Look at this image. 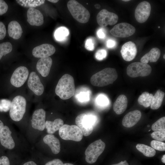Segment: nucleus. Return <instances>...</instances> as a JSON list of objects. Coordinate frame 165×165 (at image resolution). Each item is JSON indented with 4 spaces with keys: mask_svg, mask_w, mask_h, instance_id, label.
<instances>
[{
    "mask_svg": "<svg viewBox=\"0 0 165 165\" xmlns=\"http://www.w3.org/2000/svg\"><path fill=\"white\" fill-rule=\"evenodd\" d=\"M12 132L7 126H4L0 136V142L5 148L9 149L15 147L14 141L11 135Z\"/></svg>",
    "mask_w": 165,
    "mask_h": 165,
    "instance_id": "nucleus-18",
    "label": "nucleus"
},
{
    "mask_svg": "<svg viewBox=\"0 0 165 165\" xmlns=\"http://www.w3.org/2000/svg\"><path fill=\"white\" fill-rule=\"evenodd\" d=\"M85 48L89 51H92L94 48V44L91 38L87 39L85 42Z\"/></svg>",
    "mask_w": 165,
    "mask_h": 165,
    "instance_id": "nucleus-39",
    "label": "nucleus"
},
{
    "mask_svg": "<svg viewBox=\"0 0 165 165\" xmlns=\"http://www.w3.org/2000/svg\"><path fill=\"white\" fill-rule=\"evenodd\" d=\"M26 101L23 96L18 95L15 97L11 102L9 110V116L15 121H19L23 118L26 111Z\"/></svg>",
    "mask_w": 165,
    "mask_h": 165,
    "instance_id": "nucleus-5",
    "label": "nucleus"
},
{
    "mask_svg": "<svg viewBox=\"0 0 165 165\" xmlns=\"http://www.w3.org/2000/svg\"><path fill=\"white\" fill-rule=\"evenodd\" d=\"M136 148L138 150L147 157H153L156 154L155 149L144 144H138L136 146Z\"/></svg>",
    "mask_w": 165,
    "mask_h": 165,
    "instance_id": "nucleus-29",
    "label": "nucleus"
},
{
    "mask_svg": "<svg viewBox=\"0 0 165 165\" xmlns=\"http://www.w3.org/2000/svg\"><path fill=\"white\" fill-rule=\"evenodd\" d=\"M141 116V112L138 110L131 111L124 117L122 121L123 125L127 128L133 127L140 120Z\"/></svg>",
    "mask_w": 165,
    "mask_h": 165,
    "instance_id": "nucleus-19",
    "label": "nucleus"
},
{
    "mask_svg": "<svg viewBox=\"0 0 165 165\" xmlns=\"http://www.w3.org/2000/svg\"><path fill=\"white\" fill-rule=\"evenodd\" d=\"M152 129L155 131L165 130V117L161 118L154 123L152 125Z\"/></svg>",
    "mask_w": 165,
    "mask_h": 165,
    "instance_id": "nucleus-33",
    "label": "nucleus"
},
{
    "mask_svg": "<svg viewBox=\"0 0 165 165\" xmlns=\"http://www.w3.org/2000/svg\"><path fill=\"white\" fill-rule=\"evenodd\" d=\"M16 1L19 4L24 7L34 8L43 4L45 0H17Z\"/></svg>",
    "mask_w": 165,
    "mask_h": 165,
    "instance_id": "nucleus-30",
    "label": "nucleus"
},
{
    "mask_svg": "<svg viewBox=\"0 0 165 165\" xmlns=\"http://www.w3.org/2000/svg\"><path fill=\"white\" fill-rule=\"evenodd\" d=\"M116 45L115 41L113 39H109L106 42V46L108 48H112L114 47Z\"/></svg>",
    "mask_w": 165,
    "mask_h": 165,
    "instance_id": "nucleus-44",
    "label": "nucleus"
},
{
    "mask_svg": "<svg viewBox=\"0 0 165 165\" xmlns=\"http://www.w3.org/2000/svg\"><path fill=\"white\" fill-rule=\"evenodd\" d=\"M27 21L31 25L39 26L44 23V18L39 10L33 8H29L27 12Z\"/></svg>",
    "mask_w": 165,
    "mask_h": 165,
    "instance_id": "nucleus-17",
    "label": "nucleus"
},
{
    "mask_svg": "<svg viewBox=\"0 0 165 165\" xmlns=\"http://www.w3.org/2000/svg\"><path fill=\"white\" fill-rule=\"evenodd\" d=\"M111 165H129L126 160L124 161H121L120 162L117 163L112 164Z\"/></svg>",
    "mask_w": 165,
    "mask_h": 165,
    "instance_id": "nucleus-46",
    "label": "nucleus"
},
{
    "mask_svg": "<svg viewBox=\"0 0 165 165\" xmlns=\"http://www.w3.org/2000/svg\"><path fill=\"white\" fill-rule=\"evenodd\" d=\"M123 1H125V2H128V1H130V0H123Z\"/></svg>",
    "mask_w": 165,
    "mask_h": 165,
    "instance_id": "nucleus-53",
    "label": "nucleus"
},
{
    "mask_svg": "<svg viewBox=\"0 0 165 165\" xmlns=\"http://www.w3.org/2000/svg\"><path fill=\"white\" fill-rule=\"evenodd\" d=\"M23 165H37V164L33 161H30L26 162Z\"/></svg>",
    "mask_w": 165,
    "mask_h": 165,
    "instance_id": "nucleus-47",
    "label": "nucleus"
},
{
    "mask_svg": "<svg viewBox=\"0 0 165 165\" xmlns=\"http://www.w3.org/2000/svg\"><path fill=\"white\" fill-rule=\"evenodd\" d=\"M153 95L148 92H143L139 97L138 102L141 105L145 108L150 106Z\"/></svg>",
    "mask_w": 165,
    "mask_h": 165,
    "instance_id": "nucleus-28",
    "label": "nucleus"
},
{
    "mask_svg": "<svg viewBox=\"0 0 165 165\" xmlns=\"http://www.w3.org/2000/svg\"><path fill=\"white\" fill-rule=\"evenodd\" d=\"M69 34V31L67 28L64 27H61L56 30L54 36L57 41H61L65 40Z\"/></svg>",
    "mask_w": 165,
    "mask_h": 165,
    "instance_id": "nucleus-31",
    "label": "nucleus"
},
{
    "mask_svg": "<svg viewBox=\"0 0 165 165\" xmlns=\"http://www.w3.org/2000/svg\"><path fill=\"white\" fill-rule=\"evenodd\" d=\"M127 103L126 96L123 94L120 95L113 105V108L114 111L118 115L122 114L126 110Z\"/></svg>",
    "mask_w": 165,
    "mask_h": 165,
    "instance_id": "nucleus-22",
    "label": "nucleus"
},
{
    "mask_svg": "<svg viewBox=\"0 0 165 165\" xmlns=\"http://www.w3.org/2000/svg\"><path fill=\"white\" fill-rule=\"evenodd\" d=\"M165 55L164 54V55H163V58H164V59H165Z\"/></svg>",
    "mask_w": 165,
    "mask_h": 165,
    "instance_id": "nucleus-54",
    "label": "nucleus"
},
{
    "mask_svg": "<svg viewBox=\"0 0 165 165\" xmlns=\"http://www.w3.org/2000/svg\"><path fill=\"white\" fill-rule=\"evenodd\" d=\"M105 147V143L101 139L90 144L86 148L85 152L86 162L90 164L95 163L103 152Z\"/></svg>",
    "mask_w": 165,
    "mask_h": 165,
    "instance_id": "nucleus-6",
    "label": "nucleus"
},
{
    "mask_svg": "<svg viewBox=\"0 0 165 165\" xmlns=\"http://www.w3.org/2000/svg\"><path fill=\"white\" fill-rule=\"evenodd\" d=\"M97 121V117L90 113H82L76 118L77 126L81 130L83 135L87 136L93 132L94 126Z\"/></svg>",
    "mask_w": 165,
    "mask_h": 165,
    "instance_id": "nucleus-3",
    "label": "nucleus"
},
{
    "mask_svg": "<svg viewBox=\"0 0 165 165\" xmlns=\"http://www.w3.org/2000/svg\"><path fill=\"white\" fill-rule=\"evenodd\" d=\"M107 53L106 50L102 49L98 50L95 53L96 58L99 61L102 60L105 58L107 56Z\"/></svg>",
    "mask_w": 165,
    "mask_h": 165,
    "instance_id": "nucleus-38",
    "label": "nucleus"
},
{
    "mask_svg": "<svg viewBox=\"0 0 165 165\" xmlns=\"http://www.w3.org/2000/svg\"><path fill=\"white\" fill-rule=\"evenodd\" d=\"M59 134L64 140L76 141H81L83 135L81 130L78 126L66 124H64L60 129Z\"/></svg>",
    "mask_w": 165,
    "mask_h": 165,
    "instance_id": "nucleus-7",
    "label": "nucleus"
},
{
    "mask_svg": "<svg viewBox=\"0 0 165 165\" xmlns=\"http://www.w3.org/2000/svg\"><path fill=\"white\" fill-rule=\"evenodd\" d=\"M48 1L50 2L53 3H56L59 0H48Z\"/></svg>",
    "mask_w": 165,
    "mask_h": 165,
    "instance_id": "nucleus-50",
    "label": "nucleus"
},
{
    "mask_svg": "<svg viewBox=\"0 0 165 165\" xmlns=\"http://www.w3.org/2000/svg\"><path fill=\"white\" fill-rule=\"evenodd\" d=\"M12 46L9 42L0 44V60L3 56L10 53L12 50Z\"/></svg>",
    "mask_w": 165,
    "mask_h": 165,
    "instance_id": "nucleus-32",
    "label": "nucleus"
},
{
    "mask_svg": "<svg viewBox=\"0 0 165 165\" xmlns=\"http://www.w3.org/2000/svg\"><path fill=\"white\" fill-rule=\"evenodd\" d=\"M0 165H10L8 158L6 156H3L0 158Z\"/></svg>",
    "mask_w": 165,
    "mask_h": 165,
    "instance_id": "nucleus-43",
    "label": "nucleus"
},
{
    "mask_svg": "<svg viewBox=\"0 0 165 165\" xmlns=\"http://www.w3.org/2000/svg\"><path fill=\"white\" fill-rule=\"evenodd\" d=\"M95 7L97 9H99L100 8L101 6L99 4H97L95 5Z\"/></svg>",
    "mask_w": 165,
    "mask_h": 165,
    "instance_id": "nucleus-51",
    "label": "nucleus"
},
{
    "mask_svg": "<svg viewBox=\"0 0 165 165\" xmlns=\"http://www.w3.org/2000/svg\"><path fill=\"white\" fill-rule=\"evenodd\" d=\"M97 35L98 37L101 39H104L105 37V34L102 29H100L97 31Z\"/></svg>",
    "mask_w": 165,
    "mask_h": 165,
    "instance_id": "nucleus-45",
    "label": "nucleus"
},
{
    "mask_svg": "<svg viewBox=\"0 0 165 165\" xmlns=\"http://www.w3.org/2000/svg\"><path fill=\"white\" fill-rule=\"evenodd\" d=\"M11 102L8 99H2L0 101V111L7 112L10 110Z\"/></svg>",
    "mask_w": 165,
    "mask_h": 165,
    "instance_id": "nucleus-36",
    "label": "nucleus"
},
{
    "mask_svg": "<svg viewBox=\"0 0 165 165\" xmlns=\"http://www.w3.org/2000/svg\"><path fill=\"white\" fill-rule=\"evenodd\" d=\"M135 28L127 23H121L115 25L110 31V33L116 37L126 38L133 35Z\"/></svg>",
    "mask_w": 165,
    "mask_h": 165,
    "instance_id": "nucleus-9",
    "label": "nucleus"
},
{
    "mask_svg": "<svg viewBox=\"0 0 165 165\" xmlns=\"http://www.w3.org/2000/svg\"><path fill=\"white\" fill-rule=\"evenodd\" d=\"M52 62V60L50 57L41 58L38 61L36 69L42 77H46L48 75Z\"/></svg>",
    "mask_w": 165,
    "mask_h": 165,
    "instance_id": "nucleus-20",
    "label": "nucleus"
},
{
    "mask_svg": "<svg viewBox=\"0 0 165 165\" xmlns=\"http://www.w3.org/2000/svg\"><path fill=\"white\" fill-rule=\"evenodd\" d=\"M63 165H74L70 163H65L63 164Z\"/></svg>",
    "mask_w": 165,
    "mask_h": 165,
    "instance_id": "nucleus-52",
    "label": "nucleus"
},
{
    "mask_svg": "<svg viewBox=\"0 0 165 165\" xmlns=\"http://www.w3.org/2000/svg\"><path fill=\"white\" fill-rule=\"evenodd\" d=\"M151 11V6L149 2L144 1L139 3L136 7L134 13L137 21L141 23L145 22L150 16Z\"/></svg>",
    "mask_w": 165,
    "mask_h": 165,
    "instance_id": "nucleus-12",
    "label": "nucleus"
},
{
    "mask_svg": "<svg viewBox=\"0 0 165 165\" xmlns=\"http://www.w3.org/2000/svg\"><path fill=\"white\" fill-rule=\"evenodd\" d=\"M158 28H160V27L159 26V27H158Z\"/></svg>",
    "mask_w": 165,
    "mask_h": 165,
    "instance_id": "nucleus-56",
    "label": "nucleus"
},
{
    "mask_svg": "<svg viewBox=\"0 0 165 165\" xmlns=\"http://www.w3.org/2000/svg\"><path fill=\"white\" fill-rule=\"evenodd\" d=\"M62 162L60 159H54L47 163L45 165H63Z\"/></svg>",
    "mask_w": 165,
    "mask_h": 165,
    "instance_id": "nucleus-42",
    "label": "nucleus"
},
{
    "mask_svg": "<svg viewBox=\"0 0 165 165\" xmlns=\"http://www.w3.org/2000/svg\"><path fill=\"white\" fill-rule=\"evenodd\" d=\"M161 161L163 163H165V155H164L163 156L161 159Z\"/></svg>",
    "mask_w": 165,
    "mask_h": 165,
    "instance_id": "nucleus-49",
    "label": "nucleus"
},
{
    "mask_svg": "<svg viewBox=\"0 0 165 165\" xmlns=\"http://www.w3.org/2000/svg\"><path fill=\"white\" fill-rule=\"evenodd\" d=\"M150 130H149L148 131H150Z\"/></svg>",
    "mask_w": 165,
    "mask_h": 165,
    "instance_id": "nucleus-57",
    "label": "nucleus"
},
{
    "mask_svg": "<svg viewBox=\"0 0 165 165\" xmlns=\"http://www.w3.org/2000/svg\"><path fill=\"white\" fill-rule=\"evenodd\" d=\"M8 31L9 36L14 39H18L21 36L23 33L22 28L16 21H11L9 24Z\"/></svg>",
    "mask_w": 165,
    "mask_h": 165,
    "instance_id": "nucleus-23",
    "label": "nucleus"
},
{
    "mask_svg": "<svg viewBox=\"0 0 165 165\" xmlns=\"http://www.w3.org/2000/svg\"><path fill=\"white\" fill-rule=\"evenodd\" d=\"M28 85L29 88L36 95L40 96L43 93L44 87L40 78L37 73L31 72L28 80Z\"/></svg>",
    "mask_w": 165,
    "mask_h": 165,
    "instance_id": "nucleus-13",
    "label": "nucleus"
},
{
    "mask_svg": "<svg viewBox=\"0 0 165 165\" xmlns=\"http://www.w3.org/2000/svg\"><path fill=\"white\" fill-rule=\"evenodd\" d=\"M68 8L73 17L82 23L87 22L90 14L88 10L77 1L69 0L67 4Z\"/></svg>",
    "mask_w": 165,
    "mask_h": 165,
    "instance_id": "nucleus-4",
    "label": "nucleus"
},
{
    "mask_svg": "<svg viewBox=\"0 0 165 165\" xmlns=\"http://www.w3.org/2000/svg\"><path fill=\"white\" fill-rule=\"evenodd\" d=\"M44 142L50 148L52 152L54 154L58 153L61 149L59 140L52 134L46 135L43 138Z\"/></svg>",
    "mask_w": 165,
    "mask_h": 165,
    "instance_id": "nucleus-21",
    "label": "nucleus"
},
{
    "mask_svg": "<svg viewBox=\"0 0 165 165\" xmlns=\"http://www.w3.org/2000/svg\"><path fill=\"white\" fill-rule=\"evenodd\" d=\"M164 96V92L158 90L152 97L151 108L153 110L158 109L161 105Z\"/></svg>",
    "mask_w": 165,
    "mask_h": 165,
    "instance_id": "nucleus-26",
    "label": "nucleus"
},
{
    "mask_svg": "<svg viewBox=\"0 0 165 165\" xmlns=\"http://www.w3.org/2000/svg\"><path fill=\"white\" fill-rule=\"evenodd\" d=\"M120 52L124 60L130 61L134 58L137 55L136 46L134 42L131 41L128 42L122 46Z\"/></svg>",
    "mask_w": 165,
    "mask_h": 165,
    "instance_id": "nucleus-16",
    "label": "nucleus"
},
{
    "mask_svg": "<svg viewBox=\"0 0 165 165\" xmlns=\"http://www.w3.org/2000/svg\"><path fill=\"white\" fill-rule=\"evenodd\" d=\"M150 126V125H148V127Z\"/></svg>",
    "mask_w": 165,
    "mask_h": 165,
    "instance_id": "nucleus-55",
    "label": "nucleus"
},
{
    "mask_svg": "<svg viewBox=\"0 0 165 165\" xmlns=\"http://www.w3.org/2000/svg\"><path fill=\"white\" fill-rule=\"evenodd\" d=\"M55 93L62 100L69 99L75 94V87L73 77L65 74L59 80L55 88Z\"/></svg>",
    "mask_w": 165,
    "mask_h": 165,
    "instance_id": "nucleus-1",
    "label": "nucleus"
},
{
    "mask_svg": "<svg viewBox=\"0 0 165 165\" xmlns=\"http://www.w3.org/2000/svg\"><path fill=\"white\" fill-rule=\"evenodd\" d=\"M95 103L98 106L101 107L107 106L109 103L108 97L105 95L100 94L96 97Z\"/></svg>",
    "mask_w": 165,
    "mask_h": 165,
    "instance_id": "nucleus-34",
    "label": "nucleus"
},
{
    "mask_svg": "<svg viewBox=\"0 0 165 165\" xmlns=\"http://www.w3.org/2000/svg\"><path fill=\"white\" fill-rule=\"evenodd\" d=\"M118 77L115 69L105 68L93 75L90 78L91 83L97 87H103L112 84Z\"/></svg>",
    "mask_w": 165,
    "mask_h": 165,
    "instance_id": "nucleus-2",
    "label": "nucleus"
},
{
    "mask_svg": "<svg viewBox=\"0 0 165 165\" xmlns=\"http://www.w3.org/2000/svg\"><path fill=\"white\" fill-rule=\"evenodd\" d=\"M28 68L24 66H20L16 69L10 79L12 85L16 87L21 86L25 83L28 75Z\"/></svg>",
    "mask_w": 165,
    "mask_h": 165,
    "instance_id": "nucleus-11",
    "label": "nucleus"
},
{
    "mask_svg": "<svg viewBox=\"0 0 165 165\" xmlns=\"http://www.w3.org/2000/svg\"><path fill=\"white\" fill-rule=\"evenodd\" d=\"M6 29L3 23L0 21V40L3 39L6 35Z\"/></svg>",
    "mask_w": 165,
    "mask_h": 165,
    "instance_id": "nucleus-41",
    "label": "nucleus"
},
{
    "mask_svg": "<svg viewBox=\"0 0 165 165\" xmlns=\"http://www.w3.org/2000/svg\"><path fill=\"white\" fill-rule=\"evenodd\" d=\"M152 68L148 64L141 62H135L129 64L127 68V73L133 78L146 76L150 74Z\"/></svg>",
    "mask_w": 165,
    "mask_h": 165,
    "instance_id": "nucleus-8",
    "label": "nucleus"
},
{
    "mask_svg": "<svg viewBox=\"0 0 165 165\" xmlns=\"http://www.w3.org/2000/svg\"><path fill=\"white\" fill-rule=\"evenodd\" d=\"M75 97L77 101L80 102H87L90 99V91L86 88H82L79 90L78 93L76 92Z\"/></svg>",
    "mask_w": 165,
    "mask_h": 165,
    "instance_id": "nucleus-27",
    "label": "nucleus"
},
{
    "mask_svg": "<svg viewBox=\"0 0 165 165\" xmlns=\"http://www.w3.org/2000/svg\"><path fill=\"white\" fill-rule=\"evenodd\" d=\"M152 137L156 141H162L165 140V130H157L151 134Z\"/></svg>",
    "mask_w": 165,
    "mask_h": 165,
    "instance_id": "nucleus-35",
    "label": "nucleus"
},
{
    "mask_svg": "<svg viewBox=\"0 0 165 165\" xmlns=\"http://www.w3.org/2000/svg\"><path fill=\"white\" fill-rule=\"evenodd\" d=\"M55 51V48L53 45L45 43L35 47L32 50V53L34 57L42 58L51 56Z\"/></svg>",
    "mask_w": 165,
    "mask_h": 165,
    "instance_id": "nucleus-15",
    "label": "nucleus"
},
{
    "mask_svg": "<svg viewBox=\"0 0 165 165\" xmlns=\"http://www.w3.org/2000/svg\"><path fill=\"white\" fill-rule=\"evenodd\" d=\"M96 19L99 25L104 27L108 25H112L115 24L118 21V17L116 14L104 9L98 13Z\"/></svg>",
    "mask_w": 165,
    "mask_h": 165,
    "instance_id": "nucleus-10",
    "label": "nucleus"
},
{
    "mask_svg": "<svg viewBox=\"0 0 165 165\" xmlns=\"http://www.w3.org/2000/svg\"><path fill=\"white\" fill-rule=\"evenodd\" d=\"M64 125L63 120L59 118L53 121H46L45 122V127L47 132L49 134H53L59 130Z\"/></svg>",
    "mask_w": 165,
    "mask_h": 165,
    "instance_id": "nucleus-25",
    "label": "nucleus"
},
{
    "mask_svg": "<svg viewBox=\"0 0 165 165\" xmlns=\"http://www.w3.org/2000/svg\"><path fill=\"white\" fill-rule=\"evenodd\" d=\"M151 145L154 149L161 151H165V143L163 142L153 140L151 142Z\"/></svg>",
    "mask_w": 165,
    "mask_h": 165,
    "instance_id": "nucleus-37",
    "label": "nucleus"
},
{
    "mask_svg": "<svg viewBox=\"0 0 165 165\" xmlns=\"http://www.w3.org/2000/svg\"><path fill=\"white\" fill-rule=\"evenodd\" d=\"M160 54L161 51L159 48H153L141 58L140 61L146 64H147L149 61L150 62H156L159 59Z\"/></svg>",
    "mask_w": 165,
    "mask_h": 165,
    "instance_id": "nucleus-24",
    "label": "nucleus"
},
{
    "mask_svg": "<svg viewBox=\"0 0 165 165\" xmlns=\"http://www.w3.org/2000/svg\"><path fill=\"white\" fill-rule=\"evenodd\" d=\"M8 6L5 1L0 0V15H2L6 12Z\"/></svg>",
    "mask_w": 165,
    "mask_h": 165,
    "instance_id": "nucleus-40",
    "label": "nucleus"
},
{
    "mask_svg": "<svg viewBox=\"0 0 165 165\" xmlns=\"http://www.w3.org/2000/svg\"><path fill=\"white\" fill-rule=\"evenodd\" d=\"M4 126L2 121L0 120V136Z\"/></svg>",
    "mask_w": 165,
    "mask_h": 165,
    "instance_id": "nucleus-48",
    "label": "nucleus"
},
{
    "mask_svg": "<svg viewBox=\"0 0 165 165\" xmlns=\"http://www.w3.org/2000/svg\"><path fill=\"white\" fill-rule=\"evenodd\" d=\"M46 112L43 109L35 110L31 120V126L34 129L43 131L45 127Z\"/></svg>",
    "mask_w": 165,
    "mask_h": 165,
    "instance_id": "nucleus-14",
    "label": "nucleus"
}]
</instances>
